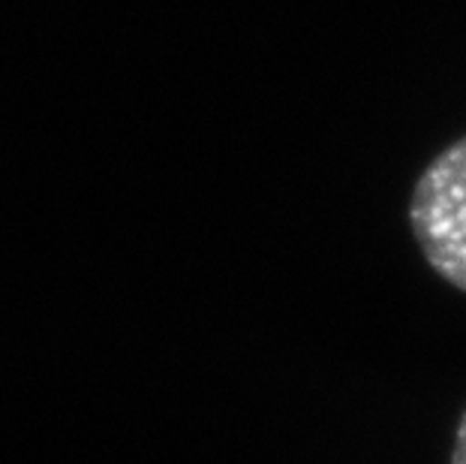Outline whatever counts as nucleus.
I'll list each match as a JSON object with an SVG mask.
<instances>
[{
    "instance_id": "1",
    "label": "nucleus",
    "mask_w": 466,
    "mask_h": 464,
    "mask_svg": "<svg viewBox=\"0 0 466 464\" xmlns=\"http://www.w3.org/2000/svg\"><path fill=\"white\" fill-rule=\"evenodd\" d=\"M410 226L431 269L466 293V136L436 154L415 181Z\"/></svg>"
},
{
    "instance_id": "2",
    "label": "nucleus",
    "mask_w": 466,
    "mask_h": 464,
    "mask_svg": "<svg viewBox=\"0 0 466 464\" xmlns=\"http://www.w3.org/2000/svg\"><path fill=\"white\" fill-rule=\"evenodd\" d=\"M451 464H466V410L454 431V447H451Z\"/></svg>"
}]
</instances>
